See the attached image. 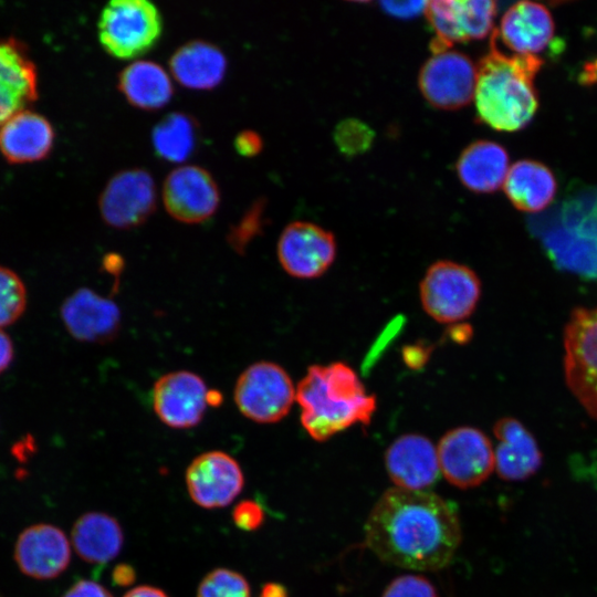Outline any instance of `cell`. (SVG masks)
I'll use <instances>...</instances> for the list:
<instances>
[{
    "label": "cell",
    "mask_w": 597,
    "mask_h": 597,
    "mask_svg": "<svg viewBox=\"0 0 597 597\" xmlns=\"http://www.w3.org/2000/svg\"><path fill=\"white\" fill-rule=\"evenodd\" d=\"M366 546L383 562L433 572L452 561L461 543L455 507L429 491L386 490L364 526Z\"/></svg>",
    "instance_id": "1"
},
{
    "label": "cell",
    "mask_w": 597,
    "mask_h": 597,
    "mask_svg": "<svg viewBox=\"0 0 597 597\" xmlns=\"http://www.w3.org/2000/svg\"><path fill=\"white\" fill-rule=\"evenodd\" d=\"M301 423L310 437L323 442L355 426H367L377 408L357 373L343 362L312 365L296 386Z\"/></svg>",
    "instance_id": "2"
},
{
    "label": "cell",
    "mask_w": 597,
    "mask_h": 597,
    "mask_svg": "<svg viewBox=\"0 0 597 597\" xmlns=\"http://www.w3.org/2000/svg\"><path fill=\"white\" fill-rule=\"evenodd\" d=\"M492 36L490 51L476 66L474 103L480 119L501 132H516L538 106L534 78L543 60L537 55H506Z\"/></svg>",
    "instance_id": "3"
},
{
    "label": "cell",
    "mask_w": 597,
    "mask_h": 597,
    "mask_svg": "<svg viewBox=\"0 0 597 597\" xmlns=\"http://www.w3.org/2000/svg\"><path fill=\"white\" fill-rule=\"evenodd\" d=\"M530 229L558 269L597 281V187L582 188L542 216Z\"/></svg>",
    "instance_id": "4"
},
{
    "label": "cell",
    "mask_w": 597,
    "mask_h": 597,
    "mask_svg": "<svg viewBox=\"0 0 597 597\" xmlns=\"http://www.w3.org/2000/svg\"><path fill=\"white\" fill-rule=\"evenodd\" d=\"M161 32V14L147 0H112L103 8L97 22L102 48L122 60L148 52Z\"/></svg>",
    "instance_id": "5"
},
{
    "label": "cell",
    "mask_w": 597,
    "mask_h": 597,
    "mask_svg": "<svg viewBox=\"0 0 597 597\" xmlns=\"http://www.w3.org/2000/svg\"><path fill=\"white\" fill-rule=\"evenodd\" d=\"M419 294L422 308L431 318L454 324L474 312L481 296V282L469 266L441 260L426 271Z\"/></svg>",
    "instance_id": "6"
},
{
    "label": "cell",
    "mask_w": 597,
    "mask_h": 597,
    "mask_svg": "<svg viewBox=\"0 0 597 597\" xmlns=\"http://www.w3.org/2000/svg\"><path fill=\"white\" fill-rule=\"evenodd\" d=\"M563 342L566 384L588 415L597 420V306L572 312Z\"/></svg>",
    "instance_id": "7"
},
{
    "label": "cell",
    "mask_w": 597,
    "mask_h": 597,
    "mask_svg": "<svg viewBox=\"0 0 597 597\" xmlns=\"http://www.w3.org/2000/svg\"><path fill=\"white\" fill-rule=\"evenodd\" d=\"M296 388L286 370L272 362L248 366L238 377L233 398L240 412L258 423L283 419L295 400Z\"/></svg>",
    "instance_id": "8"
},
{
    "label": "cell",
    "mask_w": 597,
    "mask_h": 597,
    "mask_svg": "<svg viewBox=\"0 0 597 597\" xmlns=\"http://www.w3.org/2000/svg\"><path fill=\"white\" fill-rule=\"evenodd\" d=\"M440 472L459 489L475 488L494 470V449L481 430L464 426L446 432L437 446Z\"/></svg>",
    "instance_id": "9"
},
{
    "label": "cell",
    "mask_w": 597,
    "mask_h": 597,
    "mask_svg": "<svg viewBox=\"0 0 597 597\" xmlns=\"http://www.w3.org/2000/svg\"><path fill=\"white\" fill-rule=\"evenodd\" d=\"M476 66L451 49L433 52L425 63L419 86L425 98L438 108L455 109L474 98Z\"/></svg>",
    "instance_id": "10"
},
{
    "label": "cell",
    "mask_w": 597,
    "mask_h": 597,
    "mask_svg": "<svg viewBox=\"0 0 597 597\" xmlns=\"http://www.w3.org/2000/svg\"><path fill=\"white\" fill-rule=\"evenodd\" d=\"M98 207L105 223L115 229H132L144 223L156 207L151 175L140 168L114 175L104 187Z\"/></svg>",
    "instance_id": "11"
},
{
    "label": "cell",
    "mask_w": 597,
    "mask_h": 597,
    "mask_svg": "<svg viewBox=\"0 0 597 597\" xmlns=\"http://www.w3.org/2000/svg\"><path fill=\"white\" fill-rule=\"evenodd\" d=\"M436 32L432 52L447 50L454 42L479 40L492 31L496 3L490 0L430 1L425 11Z\"/></svg>",
    "instance_id": "12"
},
{
    "label": "cell",
    "mask_w": 597,
    "mask_h": 597,
    "mask_svg": "<svg viewBox=\"0 0 597 597\" xmlns=\"http://www.w3.org/2000/svg\"><path fill=\"white\" fill-rule=\"evenodd\" d=\"M336 256V241L317 224L295 221L287 224L277 242V259L283 270L297 279L324 274Z\"/></svg>",
    "instance_id": "13"
},
{
    "label": "cell",
    "mask_w": 597,
    "mask_h": 597,
    "mask_svg": "<svg viewBox=\"0 0 597 597\" xmlns=\"http://www.w3.org/2000/svg\"><path fill=\"white\" fill-rule=\"evenodd\" d=\"M167 212L184 223H200L218 209L220 192L211 174L195 165L181 166L168 174L163 187Z\"/></svg>",
    "instance_id": "14"
},
{
    "label": "cell",
    "mask_w": 597,
    "mask_h": 597,
    "mask_svg": "<svg viewBox=\"0 0 597 597\" xmlns=\"http://www.w3.org/2000/svg\"><path fill=\"white\" fill-rule=\"evenodd\" d=\"M191 500L205 509L229 505L242 491L244 475L230 454L213 450L196 457L186 470Z\"/></svg>",
    "instance_id": "15"
},
{
    "label": "cell",
    "mask_w": 597,
    "mask_h": 597,
    "mask_svg": "<svg viewBox=\"0 0 597 597\" xmlns=\"http://www.w3.org/2000/svg\"><path fill=\"white\" fill-rule=\"evenodd\" d=\"M208 391L203 379L192 371L167 373L154 385V411L170 428H192L205 416Z\"/></svg>",
    "instance_id": "16"
},
{
    "label": "cell",
    "mask_w": 597,
    "mask_h": 597,
    "mask_svg": "<svg viewBox=\"0 0 597 597\" xmlns=\"http://www.w3.org/2000/svg\"><path fill=\"white\" fill-rule=\"evenodd\" d=\"M60 315L67 332L85 343L111 342L121 327L117 304L87 287L69 295L61 305Z\"/></svg>",
    "instance_id": "17"
},
{
    "label": "cell",
    "mask_w": 597,
    "mask_h": 597,
    "mask_svg": "<svg viewBox=\"0 0 597 597\" xmlns=\"http://www.w3.org/2000/svg\"><path fill=\"white\" fill-rule=\"evenodd\" d=\"M385 468L395 488L427 491L440 472L437 448L419 433L399 436L386 450Z\"/></svg>",
    "instance_id": "18"
},
{
    "label": "cell",
    "mask_w": 597,
    "mask_h": 597,
    "mask_svg": "<svg viewBox=\"0 0 597 597\" xmlns=\"http://www.w3.org/2000/svg\"><path fill=\"white\" fill-rule=\"evenodd\" d=\"M14 561L32 578L51 579L61 575L71 561V545L64 532L46 523L34 524L19 535Z\"/></svg>",
    "instance_id": "19"
},
{
    "label": "cell",
    "mask_w": 597,
    "mask_h": 597,
    "mask_svg": "<svg viewBox=\"0 0 597 597\" xmlns=\"http://www.w3.org/2000/svg\"><path fill=\"white\" fill-rule=\"evenodd\" d=\"M38 98V72L25 46L0 39V126Z\"/></svg>",
    "instance_id": "20"
},
{
    "label": "cell",
    "mask_w": 597,
    "mask_h": 597,
    "mask_svg": "<svg viewBox=\"0 0 597 597\" xmlns=\"http://www.w3.org/2000/svg\"><path fill=\"white\" fill-rule=\"evenodd\" d=\"M493 433L494 470L506 481H521L533 475L541 467L542 454L533 434L521 421L512 417L499 419Z\"/></svg>",
    "instance_id": "21"
},
{
    "label": "cell",
    "mask_w": 597,
    "mask_h": 597,
    "mask_svg": "<svg viewBox=\"0 0 597 597\" xmlns=\"http://www.w3.org/2000/svg\"><path fill=\"white\" fill-rule=\"evenodd\" d=\"M54 144V129L41 114L23 109L0 126V153L10 164L44 159Z\"/></svg>",
    "instance_id": "22"
},
{
    "label": "cell",
    "mask_w": 597,
    "mask_h": 597,
    "mask_svg": "<svg viewBox=\"0 0 597 597\" xmlns=\"http://www.w3.org/2000/svg\"><path fill=\"white\" fill-rule=\"evenodd\" d=\"M498 33L516 55H536L551 43L554 21L544 6L521 1L503 14Z\"/></svg>",
    "instance_id": "23"
},
{
    "label": "cell",
    "mask_w": 597,
    "mask_h": 597,
    "mask_svg": "<svg viewBox=\"0 0 597 597\" xmlns=\"http://www.w3.org/2000/svg\"><path fill=\"white\" fill-rule=\"evenodd\" d=\"M176 81L191 90H211L223 80L227 59L214 44L195 40L179 46L169 60Z\"/></svg>",
    "instance_id": "24"
},
{
    "label": "cell",
    "mask_w": 597,
    "mask_h": 597,
    "mask_svg": "<svg viewBox=\"0 0 597 597\" xmlns=\"http://www.w3.org/2000/svg\"><path fill=\"white\" fill-rule=\"evenodd\" d=\"M72 544L76 554L92 564H106L122 551L124 533L118 521L104 512L81 515L73 525Z\"/></svg>",
    "instance_id": "25"
},
{
    "label": "cell",
    "mask_w": 597,
    "mask_h": 597,
    "mask_svg": "<svg viewBox=\"0 0 597 597\" xmlns=\"http://www.w3.org/2000/svg\"><path fill=\"white\" fill-rule=\"evenodd\" d=\"M509 155L499 144L479 140L460 155L457 172L461 182L474 192H492L503 186L509 172Z\"/></svg>",
    "instance_id": "26"
},
{
    "label": "cell",
    "mask_w": 597,
    "mask_h": 597,
    "mask_svg": "<svg viewBox=\"0 0 597 597\" xmlns=\"http://www.w3.org/2000/svg\"><path fill=\"white\" fill-rule=\"evenodd\" d=\"M504 191L511 203L525 212L545 210L553 201L557 184L548 167L534 160L515 163L506 175Z\"/></svg>",
    "instance_id": "27"
},
{
    "label": "cell",
    "mask_w": 597,
    "mask_h": 597,
    "mask_svg": "<svg viewBox=\"0 0 597 597\" xmlns=\"http://www.w3.org/2000/svg\"><path fill=\"white\" fill-rule=\"evenodd\" d=\"M118 88L130 105L145 111L161 108L174 94L168 73L151 61L127 65L118 76Z\"/></svg>",
    "instance_id": "28"
},
{
    "label": "cell",
    "mask_w": 597,
    "mask_h": 597,
    "mask_svg": "<svg viewBox=\"0 0 597 597\" xmlns=\"http://www.w3.org/2000/svg\"><path fill=\"white\" fill-rule=\"evenodd\" d=\"M151 142L156 154L171 163L186 160L197 144V127L192 118L182 113H171L154 127Z\"/></svg>",
    "instance_id": "29"
},
{
    "label": "cell",
    "mask_w": 597,
    "mask_h": 597,
    "mask_svg": "<svg viewBox=\"0 0 597 597\" xmlns=\"http://www.w3.org/2000/svg\"><path fill=\"white\" fill-rule=\"evenodd\" d=\"M27 289L11 269L0 265V329L17 322L27 307Z\"/></svg>",
    "instance_id": "30"
},
{
    "label": "cell",
    "mask_w": 597,
    "mask_h": 597,
    "mask_svg": "<svg viewBox=\"0 0 597 597\" xmlns=\"http://www.w3.org/2000/svg\"><path fill=\"white\" fill-rule=\"evenodd\" d=\"M197 597H250V586L240 573L216 568L200 582Z\"/></svg>",
    "instance_id": "31"
},
{
    "label": "cell",
    "mask_w": 597,
    "mask_h": 597,
    "mask_svg": "<svg viewBox=\"0 0 597 597\" xmlns=\"http://www.w3.org/2000/svg\"><path fill=\"white\" fill-rule=\"evenodd\" d=\"M374 137L375 134L367 124L353 118L339 123L334 132L336 145L347 156L366 151L373 144Z\"/></svg>",
    "instance_id": "32"
},
{
    "label": "cell",
    "mask_w": 597,
    "mask_h": 597,
    "mask_svg": "<svg viewBox=\"0 0 597 597\" xmlns=\"http://www.w3.org/2000/svg\"><path fill=\"white\" fill-rule=\"evenodd\" d=\"M381 597H438V593L427 577L406 574L394 578Z\"/></svg>",
    "instance_id": "33"
},
{
    "label": "cell",
    "mask_w": 597,
    "mask_h": 597,
    "mask_svg": "<svg viewBox=\"0 0 597 597\" xmlns=\"http://www.w3.org/2000/svg\"><path fill=\"white\" fill-rule=\"evenodd\" d=\"M261 206L251 208L237 227L230 232L229 241L233 249L243 252L249 241L261 229Z\"/></svg>",
    "instance_id": "34"
},
{
    "label": "cell",
    "mask_w": 597,
    "mask_h": 597,
    "mask_svg": "<svg viewBox=\"0 0 597 597\" xmlns=\"http://www.w3.org/2000/svg\"><path fill=\"white\" fill-rule=\"evenodd\" d=\"M232 520L243 531H255L263 524L264 512L255 501L244 500L234 506Z\"/></svg>",
    "instance_id": "35"
},
{
    "label": "cell",
    "mask_w": 597,
    "mask_h": 597,
    "mask_svg": "<svg viewBox=\"0 0 597 597\" xmlns=\"http://www.w3.org/2000/svg\"><path fill=\"white\" fill-rule=\"evenodd\" d=\"M62 597H113L102 585L94 580L81 579L74 583Z\"/></svg>",
    "instance_id": "36"
},
{
    "label": "cell",
    "mask_w": 597,
    "mask_h": 597,
    "mask_svg": "<svg viewBox=\"0 0 597 597\" xmlns=\"http://www.w3.org/2000/svg\"><path fill=\"white\" fill-rule=\"evenodd\" d=\"M261 136L252 130H243L234 138V148L243 157H253L262 149Z\"/></svg>",
    "instance_id": "37"
},
{
    "label": "cell",
    "mask_w": 597,
    "mask_h": 597,
    "mask_svg": "<svg viewBox=\"0 0 597 597\" xmlns=\"http://www.w3.org/2000/svg\"><path fill=\"white\" fill-rule=\"evenodd\" d=\"M427 1H407V2H381V7L391 15L398 18H412L420 12H425Z\"/></svg>",
    "instance_id": "38"
},
{
    "label": "cell",
    "mask_w": 597,
    "mask_h": 597,
    "mask_svg": "<svg viewBox=\"0 0 597 597\" xmlns=\"http://www.w3.org/2000/svg\"><path fill=\"white\" fill-rule=\"evenodd\" d=\"M429 354V346L421 344H412L411 346L405 347L402 350L405 363L413 369L422 367L427 363Z\"/></svg>",
    "instance_id": "39"
},
{
    "label": "cell",
    "mask_w": 597,
    "mask_h": 597,
    "mask_svg": "<svg viewBox=\"0 0 597 597\" xmlns=\"http://www.w3.org/2000/svg\"><path fill=\"white\" fill-rule=\"evenodd\" d=\"M136 580L135 568L126 563L116 565L112 572V582L119 587H127L134 584Z\"/></svg>",
    "instance_id": "40"
},
{
    "label": "cell",
    "mask_w": 597,
    "mask_h": 597,
    "mask_svg": "<svg viewBox=\"0 0 597 597\" xmlns=\"http://www.w3.org/2000/svg\"><path fill=\"white\" fill-rule=\"evenodd\" d=\"M14 357V346L10 336L0 329V375L9 368Z\"/></svg>",
    "instance_id": "41"
},
{
    "label": "cell",
    "mask_w": 597,
    "mask_h": 597,
    "mask_svg": "<svg viewBox=\"0 0 597 597\" xmlns=\"http://www.w3.org/2000/svg\"><path fill=\"white\" fill-rule=\"evenodd\" d=\"M123 597H169V596L160 588L148 586V585H142V586L132 588Z\"/></svg>",
    "instance_id": "42"
},
{
    "label": "cell",
    "mask_w": 597,
    "mask_h": 597,
    "mask_svg": "<svg viewBox=\"0 0 597 597\" xmlns=\"http://www.w3.org/2000/svg\"><path fill=\"white\" fill-rule=\"evenodd\" d=\"M579 82L585 85L597 84V59L584 65L579 74Z\"/></svg>",
    "instance_id": "43"
},
{
    "label": "cell",
    "mask_w": 597,
    "mask_h": 597,
    "mask_svg": "<svg viewBox=\"0 0 597 597\" xmlns=\"http://www.w3.org/2000/svg\"><path fill=\"white\" fill-rule=\"evenodd\" d=\"M259 597H289V595L282 584L266 583L262 586Z\"/></svg>",
    "instance_id": "44"
},
{
    "label": "cell",
    "mask_w": 597,
    "mask_h": 597,
    "mask_svg": "<svg viewBox=\"0 0 597 597\" xmlns=\"http://www.w3.org/2000/svg\"><path fill=\"white\" fill-rule=\"evenodd\" d=\"M103 266L108 273L116 275V274L121 273V271H122V269L124 266V262H123V259L121 258V255L109 253V254L104 256Z\"/></svg>",
    "instance_id": "45"
},
{
    "label": "cell",
    "mask_w": 597,
    "mask_h": 597,
    "mask_svg": "<svg viewBox=\"0 0 597 597\" xmlns=\"http://www.w3.org/2000/svg\"><path fill=\"white\" fill-rule=\"evenodd\" d=\"M449 336H451L454 342L464 343L471 336V328L468 325L452 326Z\"/></svg>",
    "instance_id": "46"
},
{
    "label": "cell",
    "mask_w": 597,
    "mask_h": 597,
    "mask_svg": "<svg viewBox=\"0 0 597 597\" xmlns=\"http://www.w3.org/2000/svg\"><path fill=\"white\" fill-rule=\"evenodd\" d=\"M207 401L208 406H219L222 401V395L218 390H209Z\"/></svg>",
    "instance_id": "47"
}]
</instances>
